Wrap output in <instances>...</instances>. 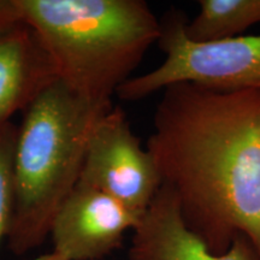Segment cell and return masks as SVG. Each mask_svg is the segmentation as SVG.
I'll use <instances>...</instances> for the list:
<instances>
[{
	"mask_svg": "<svg viewBox=\"0 0 260 260\" xmlns=\"http://www.w3.org/2000/svg\"><path fill=\"white\" fill-rule=\"evenodd\" d=\"M146 148L182 219L213 254L246 236L260 255V92L162 89Z\"/></svg>",
	"mask_w": 260,
	"mask_h": 260,
	"instance_id": "1",
	"label": "cell"
},
{
	"mask_svg": "<svg viewBox=\"0 0 260 260\" xmlns=\"http://www.w3.org/2000/svg\"><path fill=\"white\" fill-rule=\"evenodd\" d=\"M113 106L86 99L58 79L23 111L12 155L10 251L24 255L50 236L61 204L79 183L98 119Z\"/></svg>",
	"mask_w": 260,
	"mask_h": 260,
	"instance_id": "2",
	"label": "cell"
},
{
	"mask_svg": "<svg viewBox=\"0 0 260 260\" xmlns=\"http://www.w3.org/2000/svg\"><path fill=\"white\" fill-rule=\"evenodd\" d=\"M21 18L37 31L58 79L96 103L112 96L160 34L144 0H16Z\"/></svg>",
	"mask_w": 260,
	"mask_h": 260,
	"instance_id": "3",
	"label": "cell"
},
{
	"mask_svg": "<svg viewBox=\"0 0 260 260\" xmlns=\"http://www.w3.org/2000/svg\"><path fill=\"white\" fill-rule=\"evenodd\" d=\"M187 19L178 9H170L162 15L157 45L165 59L155 69L123 83L116 93L119 99L139 102L178 82L260 92V34L200 44L186 37Z\"/></svg>",
	"mask_w": 260,
	"mask_h": 260,
	"instance_id": "4",
	"label": "cell"
},
{
	"mask_svg": "<svg viewBox=\"0 0 260 260\" xmlns=\"http://www.w3.org/2000/svg\"><path fill=\"white\" fill-rule=\"evenodd\" d=\"M79 183L145 213L161 187L155 161L133 133L124 110L113 105L90 133Z\"/></svg>",
	"mask_w": 260,
	"mask_h": 260,
	"instance_id": "5",
	"label": "cell"
},
{
	"mask_svg": "<svg viewBox=\"0 0 260 260\" xmlns=\"http://www.w3.org/2000/svg\"><path fill=\"white\" fill-rule=\"evenodd\" d=\"M144 213L95 188L77 183L51 225L53 252L68 260H102L119 249Z\"/></svg>",
	"mask_w": 260,
	"mask_h": 260,
	"instance_id": "6",
	"label": "cell"
},
{
	"mask_svg": "<svg viewBox=\"0 0 260 260\" xmlns=\"http://www.w3.org/2000/svg\"><path fill=\"white\" fill-rule=\"evenodd\" d=\"M128 260H260L246 236L223 254H213L182 219L174 191L161 186L133 232Z\"/></svg>",
	"mask_w": 260,
	"mask_h": 260,
	"instance_id": "7",
	"label": "cell"
},
{
	"mask_svg": "<svg viewBox=\"0 0 260 260\" xmlns=\"http://www.w3.org/2000/svg\"><path fill=\"white\" fill-rule=\"evenodd\" d=\"M58 80L37 31L23 19L0 30V125Z\"/></svg>",
	"mask_w": 260,
	"mask_h": 260,
	"instance_id": "8",
	"label": "cell"
},
{
	"mask_svg": "<svg viewBox=\"0 0 260 260\" xmlns=\"http://www.w3.org/2000/svg\"><path fill=\"white\" fill-rule=\"evenodd\" d=\"M199 12L184 24L193 42H213L241 37L260 23V0H199Z\"/></svg>",
	"mask_w": 260,
	"mask_h": 260,
	"instance_id": "9",
	"label": "cell"
},
{
	"mask_svg": "<svg viewBox=\"0 0 260 260\" xmlns=\"http://www.w3.org/2000/svg\"><path fill=\"white\" fill-rule=\"evenodd\" d=\"M17 126L11 122L0 125V246L8 239L12 218V155Z\"/></svg>",
	"mask_w": 260,
	"mask_h": 260,
	"instance_id": "10",
	"label": "cell"
},
{
	"mask_svg": "<svg viewBox=\"0 0 260 260\" xmlns=\"http://www.w3.org/2000/svg\"><path fill=\"white\" fill-rule=\"evenodd\" d=\"M16 0H0V30L21 21Z\"/></svg>",
	"mask_w": 260,
	"mask_h": 260,
	"instance_id": "11",
	"label": "cell"
},
{
	"mask_svg": "<svg viewBox=\"0 0 260 260\" xmlns=\"http://www.w3.org/2000/svg\"><path fill=\"white\" fill-rule=\"evenodd\" d=\"M32 260H68V259L64 258V256H61L60 254H58V253L52 251L50 253H46V254L39 255Z\"/></svg>",
	"mask_w": 260,
	"mask_h": 260,
	"instance_id": "12",
	"label": "cell"
}]
</instances>
